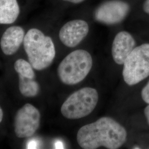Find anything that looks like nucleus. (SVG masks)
Returning a JSON list of instances; mask_svg holds the SVG:
<instances>
[{
    "label": "nucleus",
    "mask_w": 149,
    "mask_h": 149,
    "mask_svg": "<svg viewBox=\"0 0 149 149\" xmlns=\"http://www.w3.org/2000/svg\"><path fill=\"white\" fill-rule=\"evenodd\" d=\"M125 129L111 118L104 117L95 122L80 128L77 141L84 149H96L103 146L107 149H119L126 141Z\"/></svg>",
    "instance_id": "f257e3e1"
},
{
    "label": "nucleus",
    "mask_w": 149,
    "mask_h": 149,
    "mask_svg": "<svg viewBox=\"0 0 149 149\" xmlns=\"http://www.w3.org/2000/svg\"><path fill=\"white\" fill-rule=\"evenodd\" d=\"M23 45L33 69L41 71L52 64L55 56L53 42L40 30L36 28L29 30L24 38Z\"/></svg>",
    "instance_id": "f03ea898"
},
{
    "label": "nucleus",
    "mask_w": 149,
    "mask_h": 149,
    "mask_svg": "<svg viewBox=\"0 0 149 149\" xmlns=\"http://www.w3.org/2000/svg\"><path fill=\"white\" fill-rule=\"evenodd\" d=\"M90 54L85 50H76L68 55L59 64L58 74L67 85H74L84 80L92 67Z\"/></svg>",
    "instance_id": "7ed1b4c3"
},
{
    "label": "nucleus",
    "mask_w": 149,
    "mask_h": 149,
    "mask_svg": "<svg viewBox=\"0 0 149 149\" xmlns=\"http://www.w3.org/2000/svg\"><path fill=\"white\" fill-rule=\"evenodd\" d=\"M98 101V94L95 88L85 87L71 94L61 107L64 117L78 119L90 114Z\"/></svg>",
    "instance_id": "20e7f679"
},
{
    "label": "nucleus",
    "mask_w": 149,
    "mask_h": 149,
    "mask_svg": "<svg viewBox=\"0 0 149 149\" xmlns=\"http://www.w3.org/2000/svg\"><path fill=\"white\" fill-rule=\"evenodd\" d=\"M123 76L129 86L135 85L149 76V44L134 49L124 62Z\"/></svg>",
    "instance_id": "39448f33"
},
{
    "label": "nucleus",
    "mask_w": 149,
    "mask_h": 149,
    "mask_svg": "<svg viewBox=\"0 0 149 149\" xmlns=\"http://www.w3.org/2000/svg\"><path fill=\"white\" fill-rule=\"evenodd\" d=\"M40 114L37 108L27 103L16 113L15 118V132L19 138L32 136L40 125Z\"/></svg>",
    "instance_id": "423d86ee"
},
{
    "label": "nucleus",
    "mask_w": 149,
    "mask_h": 149,
    "mask_svg": "<svg viewBox=\"0 0 149 149\" xmlns=\"http://www.w3.org/2000/svg\"><path fill=\"white\" fill-rule=\"evenodd\" d=\"M130 6L121 0H110L103 2L96 9L95 17L97 21L108 25L122 22L129 12Z\"/></svg>",
    "instance_id": "0eeeda50"
},
{
    "label": "nucleus",
    "mask_w": 149,
    "mask_h": 149,
    "mask_svg": "<svg viewBox=\"0 0 149 149\" xmlns=\"http://www.w3.org/2000/svg\"><path fill=\"white\" fill-rule=\"evenodd\" d=\"M14 68L19 76V89L22 95L26 97H34L39 91V85L35 79V73L32 65L25 60H17Z\"/></svg>",
    "instance_id": "6e6552de"
},
{
    "label": "nucleus",
    "mask_w": 149,
    "mask_h": 149,
    "mask_svg": "<svg viewBox=\"0 0 149 149\" xmlns=\"http://www.w3.org/2000/svg\"><path fill=\"white\" fill-rule=\"evenodd\" d=\"M89 32L87 23L81 19H75L67 22L61 28L59 38L68 47L74 48L79 44Z\"/></svg>",
    "instance_id": "1a4fd4ad"
},
{
    "label": "nucleus",
    "mask_w": 149,
    "mask_h": 149,
    "mask_svg": "<svg viewBox=\"0 0 149 149\" xmlns=\"http://www.w3.org/2000/svg\"><path fill=\"white\" fill-rule=\"evenodd\" d=\"M132 36L125 31L118 33L112 44V54L114 61L118 65H123L135 46Z\"/></svg>",
    "instance_id": "9d476101"
},
{
    "label": "nucleus",
    "mask_w": 149,
    "mask_h": 149,
    "mask_svg": "<svg viewBox=\"0 0 149 149\" xmlns=\"http://www.w3.org/2000/svg\"><path fill=\"white\" fill-rule=\"evenodd\" d=\"M25 33L23 29L19 26L8 28L2 35L1 39V48L6 55L16 53L23 42Z\"/></svg>",
    "instance_id": "9b49d317"
},
{
    "label": "nucleus",
    "mask_w": 149,
    "mask_h": 149,
    "mask_svg": "<svg viewBox=\"0 0 149 149\" xmlns=\"http://www.w3.org/2000/svg\"><path fill=\"white\" fill-rule=\"evenodd\" d=\"M17 0H0V24H11L16 21L19 14Z\"/></svg>",
    "instance_id": "f8f14e48"
},
{
    "label": "nucleus",
    "mask_w": 149,
    "mask_h": 149,
    "mask_svg": "<svg viewBox=\"0 0 149 149\" xmlns=\"http://www.w3.org/2000/svg\"><path fill=\"white\" fill-rule=\"evenodd\" d=\"M141 97L145 103L149 104V81L141 91Z\"/></svg>",
    "instance_id": "ddd939ff"
},
{
    "label": "nucleus",
    "mask_w": 149,
    "mask_h": 149,
    "mask_svg": "<svg viewBox=\"0 0 149 149\" xmlns=\"http://www.w3.org/2000/svg\"><path fill=\"white\" fill-rule=\"evenodd\" d=\"M39 143L37 140L32 139L30 140L27 144V149H37L38 148Z\"/></svg>",
    "instance_id": "4468645a"
},
{
    "label": "nucleus",
    "mask_w": 149,
    "mask_h": 149,
    "mask_svg": "<svg viewBox=\"0 0 149 149\" xmlns=\"http://www.w3.org/2000/svg\"><path fill=\"white\" fill-rule=\"evenodd\" d=\"M143 10L146 13L149 14V0H146L143 5Z\"/></svg>",
    "instance_id": "2eb2a0df"
},
{
    "label": "nucleus",
    "mask_w": 149,
    "mask_h": 149,
    "mask_svg": "<svg viewBox=\"0 0 149 149\" xmlns=\"http://www.w3.org/2000/svg\"><path fill=\"white\" fill-rule=\"evenodd\" d=\"M144 114L145 116V117L147 119V122L149 125V104L148 106L146 107V108L144 109Z\"/></svg>",
    "instance_id": "dca6fc26"
},
{
    "label": "nucleus",
    "mask_w": 149,
    "mask_h": 149,
    "mask_svg": "<svg viewBox=\"0 0 149 149\" xmlns=\"http://www.w3.org/2000/svg\"><path fill=\"white\" fill-rule=\"evenodd\" d=\"M55 147L56 149H63L64 145L62 142L60 141H57L55 144Z\"/></svg>",
    "instance_id": "f3484780"
},
{
    "label": "nucleus",
    "mask_w": 149,
    "mask_h": 149,
    "mask_svg": "<svg viewBox=\"0 0 149 149\" xmlns=\"http://www.w3.org/2000/svg\"><path fill=\"white\" fill-rule=\"evenodd\" d=\"M64 1H67L72 3H80L81 2L85 1V0H63Z\"/></svg>",
    "instance_id": "a211bd4d"
},
{
    "label": "nucleus",
    "mask_w": 149,
    "mask_h": 149,
    "mask_svg": "<svg viewBox=\"0 0 149 149\" xmlns=\"http://www.w3.org/2000/svg\"><path fill=\"white\" fill-rule=\"evenodd\" d=\"M3 112L1 107H0V123H1L2 119H3Z\"/></svg>",
    "instance_id": "6ab92c4d"
}]
</instances>
